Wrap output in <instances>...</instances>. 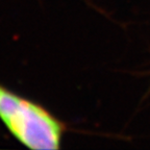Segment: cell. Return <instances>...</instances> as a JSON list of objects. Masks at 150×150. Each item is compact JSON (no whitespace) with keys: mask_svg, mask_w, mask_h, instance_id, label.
I'll return each mask as SVG.
<instances>
[{"mask_svg":"<svg viewBox=\"0 0 150 150\" xmlns=\"http://www.w3.org/2000/svg\"><path fill=\"white\" fill-rule=\"evenodd\" d=\"M0 119L9 132L28 148H59L63 127L42 106L0 86Z\"/></svg>","mask_w":150,"mask_h":150,"instance_id":"6da1fadb","label":"cell"}]
</instances>
